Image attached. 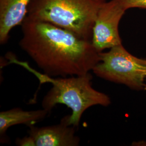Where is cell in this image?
Wrapping results in <instances>:
<instances>
[{"mask_svg":"<svg viewBox=\"0 0 146 146\" xmlns=\"http://www.w3.org/2000/svg\"><path fill=\"white\" fill-rule=\"evenodd\" d=\"M100 56L92 70L97 76L136 90L146 89V59L133 55L122 44L100 52Z\"/></svg>","mask_w":146,"mask_h":146,"instance_id":"cell-4","label":"cell"},{"mask_svg":"<svg viewBox=\"0 0 146 146\" xmlns=\"http://www.w3.org/2000/svg\"><path fill=\"white\" fill-rule=\"evenodd\" d=\"M125 10L138 8L146 9V0H117Z\"/></svg>","mask_w":146,"mask_h":146,"instance_id":"cell-9","label":"cell"},{"mask_svg":"<svg viewBox=\"0 0 146 146\" xmlns=\"http://www.w3.org/2000/svg\"><path fill=\"white\" fill-rule=\"evenodd\" d=\"M8 58L9 63H16L26 68L36 76L40 84H52L42 100V108L50 112L57 104L67 106L72 110L69 121L71 125L78 128L82 116L89 108L96 105L107 107L111 104L108 95L92 87L93 77L89 73L81 76L51 77L37 72L26 62L19 61L11 54Z\"/></svg>","mask_w":146,"mask_h":146,"instance_id":"cell-2","label":"cell"},{"mask_svg":"<svg viewBox=\"0 0 146 146\" xmlns=\"http://www.w3.org/2000/svg\"><path fill=\"white\" fill-rule=\"evenodd\" d=\"M42 110L26 111L20 108H15L0 113V136L5 137L7 130L14 125H26L31 127L37 122L44 119L49 113Z\"/></svg>","mask_w":146,"mask_h":146,"instance_id":"cell-8","label":"cell"},{"mask_svg":"<svg viewBox=\"0 0 146 146\" xmlns=\"http://www.w3.org/2000/svg\"><path fill=\"white\" fill-rule=\"evenodd\" d=\"M70 115L62 118L59 124L37 127L32 125L28 135L16 140L19 146H78L80 139L76 135L77 127L70 124Z\"/></svg>","mask_w":146,"mask_h":146,"instance_id":"cell-6","label":"cell"},{"mask_svg":"<svg viewBox=\"0 0 146 146\" xmlns=\"http://www.w3.org/2000/svg\"><path fill=\"white\" fill-rule=\"evenodd\" d=\"M125 11L117 0L106 1L100 8L92 39L93 45L99 52L122 44L119 26Z\"/></svg>","mask_w":146,"mask_h":146,"instance_id":"cell-5","label":"cell"},{"mask_svg":"<svg viewBox=\"0 0 146 146\" xmlns=\"http://www.w3.org/2000/svg\"><path fill=\"white\" fill-rule=\"evenodd\" d=\"M31 0H0V44L6 43L13 28L22 25Z\"/></svg>","mask_w":146,"mask_h":146,"instance_id":"cell-7","label":"cell"},{"mask_svg":"<svg viewBox=\"0 0 146 146\" xmlns=\"http://www.w3.org/2000/svg\"><path fill=\"white\" fill-rule=\"evenodd\" d=\"M21 25L20 47L48 76L84 75L101 61L92 41L68 30L28 16Z\"/></svg>","mask_w":146,"mask_h":146,"instance_id":"cell-1","label":"cell"},{"mask_svg":"<svg viewBox=\"0 0 146 146\" xmlns=\"http://www.w3.org/2000/svg\"><path fill=\"white\" fill-rule=\"evenodd\" d=\"M106 0H31L27 16L92 41L95 21Z\"/></svg>","mask_w":146,"mask_h":146,"instance_id":"cell-3","label":"cell"}]
</instances>
